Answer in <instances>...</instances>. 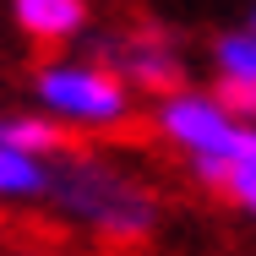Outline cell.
<instances>
[{
  "instance_id": "1",
  "label": "cell",
  "mask_w": 256,
  "mask_h": 256,
  "mask_svg": "<svg viewBox=\"0 0 256 256\" xmlns=\"http://www.w3.org/2000/svg\"><path fill=\"white\" fill-rule=\"evenodd\" d=\"M50 207L71 218L76 229L98 234L109 246H136L158 229V196L126 169H114L98 153H66L54 158Z\"/></svg>"
},
{
  "instance_id": "2",
  "label": "cell",
  "mask_w": 256,
  "mask_h": 256,
  "mask_svg": "<svg viewBox=\"0 0 256 256\" xmlns=\"http://www.w3.org/2000/svg\"><path fill=\"white\" fill-rule=\"evenodd\" d=\"M33 104L66 131L104 136L131 120V82L109 60H44L33 76Z\"/></svg>"
},
{
  "instance_id": "3",
  "label": "cell",
  "mask_w": 256,
  "mask_h": 256,
  "mask_svg": "<svg viewBox=\"0 0 256 256\" xmlns=\"http://www.w3.org/2000/svg\"><path fill=\"white\" fill-rule=\"evenodd\" d=\"M153 126L169 148H180L186 158H218V164H234L246 153V142L256 136L251 120H240L218 93H202V88H169L158 93Z\"/></svg>"
},
{
  "instance_id": "4",
  "label": "cell",
  "mask_w": 256,
  "mask_h": 256,
  "mask_svg": "<svg viewBox=\"0 0 256 256\" xmlns=\"http://www.w3.org/2000/svg\"><path fill=\"white\" fill-rule=\"evenodd\" d=\"M98 60H109L131 88H148V93H169L186 82V60L169 38L158 33H142V38H126V44H104Z\"/></svg>"
},
{
  "instance_id": "5",
  "label": "cell",
  "mask_w": 256,
  "mask_h": 256,
  "mask_svg": "<svg viewBox=\"0 0 256 256\" xmlns=\"http://www.w3.org/2000/svg\"><path fill=\"white\" fill-rule=\"evenodd\" d=\"M11 22L33 44H71L88 33V0H11Z\"/></svg>"
},
{
  "instance_id": "6",
  "label": "cell",
  "mask_w": 256,
  "mask_h": 256,
  "mask_svg": "<svg viewBox=\"0 0 256 256\" xmlns=\"http://www.w3.org/2000/svg\"><path fill=\"white\" fill-rule=\"evenodd\" d=\"M50 186H54V158L0 142V202H11V207L50 202Z\"/></svg>"
},
{
  "instance_id": "7",
  "label": "cell",
  "mask_w": 256,
  "mask_h": 256,
  "mask_svg": "<svg viewBox=\"0 0 256 256\" xmlns=\"http://www.w3.org/2000/svg\"><path fill=\"white\" fill-rule=\"evenodd\" d=\"M66 126L50 120L44 109H33V114H0V142H11V148H28V153H44V158H60L66 153Z\"/></svg>"
},
{
  "instance_id": "8",
  "label": "cell",
  "mask_w": 256,
  "mask_h": 256,
  "mask_svg": "<svg viewBox=\"0 0 256 256\" xmlns=\"http://www.w3.org/2000/svg\"><path fill=\"white\" fill-rule=\"evenodd\" d=\"M218 82H256V28H234L212 44Z\"/></svg>"
},
{
  "instance_id": "9",
  "label": "cell",
  "mask_w": 256,
  "mask_h": 256,
  "mask_svg": "<svg viewBox=\"0 0 256 256\" xmlns=\"http://www.w3.org/2000/svg\"><path fill=\"white\" fill-rule=\"evenodd\" d=\"M224 196L240 207L246 218H256V136L246 142V153L229 164V180H224Z\"/></svg>"
},
{
  "instance_id": "10",
  "label": "cell",
  "mask_w": 256,
  "mask_h": 256,
  "mask_svg": "<svg viewBox=\"0 0 256 256\" xmlns=\"http://www.w3.org/2000/svg\"><path fill=\"white\" fill-rule=\"evenodd\" d=\"M218 98L229 104L240 120H256V82H218Z\"/></svg>"
},
{
  "instance_id": "11",
  "label": "cell",
  "mask_w": 256,
  "mask_h": 256,
  "mask_svg": "<svg viewBox=\"0 0 256 256\" xmlns=\"http://www.w3.org/2000/svg\"><path fill=\"white\" fill-rule=\"evenodd\" d=\"M246 28H256V6H251V16H246Z\"/></svg>"
}]
</instances>
